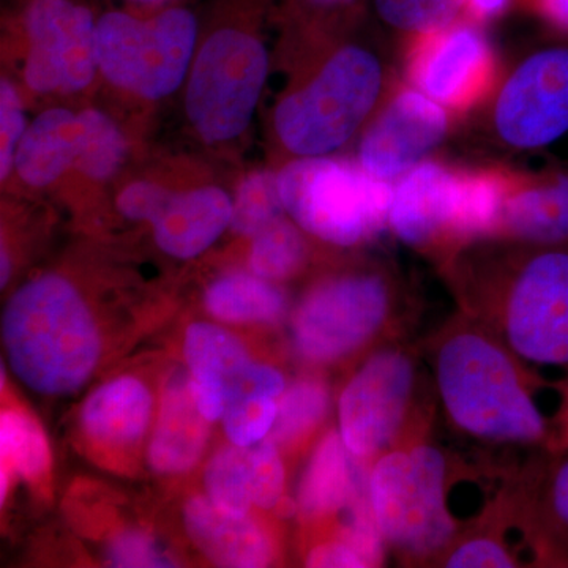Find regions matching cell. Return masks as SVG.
Here are the masks:
<instances>
[{
  "label": "cell",
  "instance_id": "6da1fadb",
  "mask_svg": "<svg viewBox=\"0 0 568 568\" xmlns=\"http://www.w3.org/2000/svg\"><path fill=\"white\" fill-rule=\"evenodd\" d=\"M433 373L444 413L462 435L493 446H532L547 436L521 362L476 321L440 336Z\"/></svg>",
  "mask_w": 568,
  "mask_h": 568
},
{
  "label": "cell",
  "instance_id": "7a4b0ae2",
  "mask_svg": "<svg viewBox=\"0 0 568 568\" xmlns=\"http://www.w3.org/2000/svg\"><path fill=\"white\" fill-rule=\"evenodd\" d=\"M10 368L44 396L80 390L102 358V334L92 308L67 276H37L11 295L2 315Z\"/></svg>",
  "mask_w": 568,
  "mask_h": 568
},
{
  "label": "cell",
  "instance_id": "3957f363",
  "mask_svg": "<svg viewBox=\"0 0 568 568\" xmlns=\"http://www.w3.org/2000/svg\"><path fill=\"white\" fill-rule=\"evenodd\" d=\"M271 0H216L211 31L197 48L185 112L205 144H226L248 130L268 74L260 37Z\"/></svg>",
  "mask_w": 568,
  "mask_h": 568
},
{
  "label": "cell",
  "instance_id": "277c9868",
  "mask_svg": "<svg viewBox=\"0 0 568 568\" xmlns=\"http://www.w3.org/2000/svg\"><path fill=\"white\" fill-rule=\"evenodd\" d=\"M368 497L388 548L410 560L446 551L462 521L450 507V463L439 447L406 443L372 465Z\"/></svg>",
  "mask_w": 568,
  "mask_h": 568
},
{
  "label": "cell",
  "instance_id": "5b68a950",
  "mask_svg": "<svg viewBox=\"0 0 568 568\" xmlns=\"http://www.w3.org/2000/svg\"><path fill=\"white\" fill-rule=\"evenodd\" d=\"M381 89L383 69L373 52L349 43L334 48L276 103L280 144L295 159L327 156L361 129Z\"/></svg>",
  "mask_w": 568,
  "mask_h": 568
},
{
  "label": "cell",
  "instance_id": "8992f818",
  "mask_svg": "<svg viewBox=\"0 0 568 568\" xmlns=\"http://www.w3.org/2000/svg\"><path fill=\"white\" fill-rule=\"evenodd\" d=\"M280 193L287 215L306 234L335 246L365 244L388 223L394 189L361 163L305 156L284 164Z\"/></svg>",
  "mask_w": 568,
  "mask_h": 568
},
{
  "label": "cell",
  "instance_id": "52a82bcc",
  "mask_svg": "<svg viewBox=\"0 0 568 568\" xmlns=\"http://www.w3.org/2000/svg\"><path fill=\"white\" fill-rule=\"evenodd\" d=\"M197 36V17L183 6L153 10L149 17L106 11L95 26L99 71L119 91L156 102L185 81Z\"/></svg>",
  "mask_w": 568,
  "mask_h": 568
},
{
  "label": "cell",
  "instance_id": "ba28073f",
  "mask_svg": "<svg viewBox=\"0 0 568 568\" xmlns=\"http://www.w3.org/2000/svg\"><path fill=\"white\" fill-rule=\"evenodd\" d=\"M473 321L523 365L568 366V252L528 257L503 290L469 301Z\"/></svg>",
  "mask_w": 568,
  "mask_h": 568
},
{
  "label": "cell",
  "instance_id": "9c48e42d",
  "mask_svg": "<svg viewBox=\"0 0 568 568\" xmlns=\"http://www.w3.org/2000/svg\"><path fill=\"white\" fill-rule=\"evenodd\" d=\"M387 274L351 268L324 276L301 298L291 321L295 351L312 365H335L372 346L394 321Z\"/></svg>",
  "mask_w": 568,
  "mask_h": 568
},
{
  "label": "cell",
  "instance_id": "30bf717a",
  "mask_svg": "<svg viewBox=\"0 0 568 568\" xmlns=\"http://www.w3.org/2000/svg\"><path fill=\"white\" fill-rule=\"evenodd\" d=\"M417 386L416 358L405 347H379L355 369L338 396V432L357 462L373 465L406 444Z\"/></svg>",
  "mask_w": 568,
  "mask_h": 568
},
{
  "label": "cell",
  "instance_id": "8fae6325",
  "mask_svg": "<svg viewBox=\"0 0 568 568\" xmlns=\"http://www.w3.org/2000/svg\"><path fill=\"white\" fill-rule=\"evenodd\" d=\"M14 26L28 44L24 82L40 95L85 91L99 73L97 18L78 0H22Z\"/></svg>",
  "mask_w": 568,
  "mask_h": 568
},
{
  "label": "cell",
  "instance_id": "7c38bea8",
  "mask_svg": "<svg viewBox=\"0 0 568 568\" xmlns=\"http://www.w3.org/2000/svg\"><path fill=\"white\" fill-rule=\"evenodd\" d=\"M407 71L418 92L440 106L466 110L488 92L495 80V55L476 24L458 21L418 33L410 47Z\"/></svg>",
  "mask_w": 568,
  "mask_h": 568
},
{
  "label": "cell",
  "instance_id": "4fadbf2b",
  "mask_svg": "<svg viewBox=\"0 0 568 568\" xmlns=\"http://www.w3.org/2000/svg\"><path fill=\"white\" fill-rule=\"evenodd\" d=\"M497 132L508 144L536 149L568 132V48L530 55L504 85Z\"/></svg>",
  "mask_w": 568,
  "mask_h": 568
},
{
  "label": "cell",
  "instance_id": "5bb4252c",
  "mask_svg": "<svg viewBox=\"0 0 568 568\" xmlns=\"http://www.w3.org/2000/svg\"><path fill=\"white\" fill-rule=\"evenodd\" d=\"M447 112L418 91L398 93L362 136L358 163L381 181L405 175L446 136Z\"/></svg>",
  "mask_w": 568,
  "mask_h": 568
},
{
  "label": "cell",
  "instance_id": "9a60e30c",
  "mask_svg": "<svg viewBox=\"0 0 568 568\" xmlns=\"http://www.w3.org/2000/svg\"><path fill=\"white\" fill-rule=\"evenodd\" d=\"M459 174L437 163H418L394 189L388 224L407 245L428 246L454 237Z\"/></svg>",
  "mask_w": 568,
  "mask_h": 568
},
{
  "label": "cell",
  "instance_id": "2e32d148",
  "mask_svg": "<svg viewBox=\"0 0 568 568\" xmlns=\"http://www.w3.org/2000/svg\"><path fill=\"white\" fill-rule=\"evenodd\" d=\"M183 357L201 413L212 424L222 420L227 399L253 364L246 346L220 325L194 323L186 328Z\"/></svg>",
  "mask_w": 568,
  "mask_h": 568
},
{
  "label": "cell",
  "instance_id": "e0dca14e",
  "mask_svg": "<svg viewBox=\"0 0 568 568\" xmlns=\"http://www.w3.org/2000/svg\"><path fill=\"white\" fill-rule=\"evenodd\" d=\"M211 424L194 399L190 373L175 369L164 384L149 443L148 462L153 473L160 476L190 473L204 455Z\"/></svg>",
  "mask_w": 568,
  "mask_h": 568
},
{
  "label": "cell",
  "instance_id": "ac0fdd59",
  "mask_svg": "<svg viewBox=\"0 0 568 568\" xmlns=\"http://www.w3.org/2000/svg\"><path fill=\"white\" fill-rule=\"evenodd\" d=\"M233 200L220 186L205 185L168 194L152 219L155 244L168 256L193 260L231 226Z\"/></svg>",
  "mask_w": 568,
  "mask_h": 568
},
{
  "label": "cell",
  "instance_id": "d6986e66",
  "mask_svg": "<svg viewBox=\"0 0 568 568\" xmlns=\"http://www.w3.org/2000/svg\"><path fill=\"white\" fill-rule=\"evenodd\" d=\"M183 526L194 547L219 567L260 568L274 562L272 537L254 519L235 517L213 506L207 496L183 507Z\"/></svg>",
  "mask_w": 568,
  "mask_h": 568
},
{
  "label": "cell",
  "instance_id": "ffe728a7",
  "mask_svg": "<svg viewBox=\"0 0 568 568\" xmlns=\"http://www.w3.org/2000/svg\"><path fill=\"white\" fill-rule=\"evenodd\" d=\"M361 462L346 447L336 429H331L313 448L297 488L298 511L306 521H324L347 510L362 489Z\"/></svg>",
  "mask_w": 568,
  "mask_h": 568
},
{
  "label": "cell",
  "instance_id": "44dd1931",
  "mask_svg": "<svg viewBox=\"0 0 568 568\" xmlns=\"http://www.w3.org/2000/svg\"><path fill=\"white\" fill-rule=\"evenodd\" d=\"M153 398L134 376H119L95 388L81 407L82 435L95 446H138L151 424Z\"/></svg>",
  "mask_w": 568,
  "mask_h": 568
},
{
  "label": "cell",
  "instance_id": "7402d4cb",
  "mask_svg": "<svg viewBox=\"0 0 568 568\" xmlns=\"http://www.w3.org/2000/svg\"><path fill=\"white\" fill-rule=\"evenodd\" d=\"M80 144V112L51 108L37 115L22 134L14 171L26 185L47 189L77 168Z\"/></svg>",
  "mask_w": 568,
  "mask_h": 568
},
{
  "label": "cell",
  "instance_id": "603a6c76",
  "mask_svg": "<svg viewBox=\"0 0 568 568\" xmlns=\"http://www.w3.org/2000/svg\"><path fill=\"white\" fill-rule=\"evenodd\" d=\"M209 315L230 324L274 325L287 313L282 287L256 274L233 272L209 284L204 295Z\"/></svg>",
  "mask_w": 568,
  "mask_h": 568
},
{
  "label": "cell",
  "instance_id": "cb8c5ba5",
  "mask_svg": "<svg viewBox=\"0 0 568 568\" xmlns=\"http://www.w3.org/2000/svg\"><path fill=\"white\" fill-rule=\"evenodd\" d=\"M503 223L510 233L526 241L540 244L568 241V175L508 197Z\"/></svg>",
  "mask_w": 568,
  "mask_h": 568
},
{
  "label": "cell",
  "instance_id": "d4e9b609",
  "mask_svg": "<svg viewBox=\"0 0 568 568\" xmlns=\"http://www.w3.org/2000/svg\"><path fill=\"white\" fill-rule=\"evenodd\" d=\"M369 0H283L287 31L312 47L334 43L354 28Z\"/></svg>",
  "mask_w": 568,
  "mask_h": 568
},
{
  "label": "cell",
  "instance_id": "484cf974",
  "mask_svg": "<svg viewBox=\"0 0 568 568\" xmlns=\"http://www.w3.org/2000/svg\"><path fill=\"white\" fill-rule=\"evenodd\" d=\"M331 406V395L323 381L302 377L284 388L278 399V414L268 439L278 448L304 444L323 425Z\"/></svg>",
  "mask_w": 568,
  "mask_h": 568
},
{
  "label": "cell",
  "instance_id": "4316f807",
  "mask_svg": "<svg viewBox=\"0 0 568 568\" xmlns=\"http://www.w3.org/2000/svg\"><path fill=\"white\" fill-rule=\"evenodd\" d=\"M507 200V183L499 174H459L452 235L469 239L491 233L503 223Z\"/></svg>",
  "mask_w": 568,
  "mask_h": 568
},
{
  "label": "cell",
  "instance_id": "83f0119b",
  "mask_svg": "<svg viewBox=\"0 0 568 568\" xmlns=\"http://www.w3.org/2000/svg\"><path fill=\"white\" fill-rule=\"evenodd\" d=\"M305 231L286 215L252 237L250 268L271 282L293 278L308 261Z\"/></svg>",
  "mask_w": 568,
  "mask_h": 568
},
{
  "label": "cell",
  "instance_id": "f1b7e54d",
  "mask_svg": "<svg viewBox=\"0 0 568 568\" xmlns=\"http://www.w3.org/2000/svg\"><path fill=\"white\" fill-rule=\"evenodd\" d=\"M80 112L81 144L77 168L88 181L108 182L125 163L126 145L121 126L106 112L85 108Z\"/></svg>",
  "mask_w": 568,
  "mask_h": 568
},
{
  "label": "cell",
  "instance_id": "f546056e",
  "mask_svg": "<svg viewBox=\"0 0 568 568\" xmlns=\"http://www.w3.org/2000/svg\"><path fill=\"white\" fill-rule=\"evenodd\" d=\"M2 467L28 481H39L50 473L51 452L39 422L20 409L0 416Z\"/></svg>",
  "mask_w": 568,
  "mask_h": 568
},
{
  "label": "cell",
  "instance_id": "4dcf8cb0",
  "mask_svg": "<svg viewBox=\"0 0 568 568\" xmlns=\"http://www.w3.org/2000/svg\"><path fill=\"white\" fill-rule=\"evenodd\" d=\"M205 495L213 506L235 517H246L254 506L248 447L219 448L204 470Z\"/></svg>",
  "mask_w": 568,
  "mask_h": 568
},
{
  "label": "cell",
  "instance_id": "1f68e13d",
  "mask_svg": "<svg viewBox=\"0 0 568 568\" xmlns=\"http://www.w3.org/2000/svg\"><path fill=\"white\" fill-rule=\"evenodd\" d=\"M287 215L278 186V173L254 171L239 183L233 200L231 230L254 237L275 220Z\"/></svg>",
  "mask_w": 568,
  "mask_h": 568
},
{
  "label": "cell",
  "instance_id": "d6a6232c",
  "mask_svg": "<svg viewBox=\"0 0 568 568\" xmlns=\"http://www.w3.org/2000/svg\"><path fill=\"white\" fill-rule=\"evenodd\" d=\"M377 17L414 36L437 31L466 17V0H369Z\"/></svg>",
  "mask_w": 568,
  "mask_h": 568
},
{
  "label": "cell",
  "instance_id": "836d02e7",
  "mask_svg": "<svg viewBox=\"0 0 568 568\" xmlns=\"http://www.w3.org/2000/svg\"><path fill=\"white\" fill-rule=\"evenodd\" d=\"M278 414V399L244 395L231 399L223 414V428L231 444L252 447L271 435Z\"/></svg>",
  "mask_w": 568,
  "mask_h": 568
},
{
  "label": "cell",
  "instance_id": "e575fe53",
  "mask_svg": "<svg viewBox=\"0 0 568 568\" xmlns=\"http://www.w3.org/2000/svg\"><path fill=\"white\" fill-rule=\"evenodd\" d=\"M250 478L254 506L275 510L284 497L286 470L280 448L274 440L265 439L248 447Z\"/></svg>",
  "mask_w": 568,
  "mask_h": 568
},
{
  "label": "cell",
  "instance_id": "d590c367",
  "mask_svg": "<svg viewBox=\"0 0 568 568\" xmlns=\"http://www.w3.org/2000/svg\"><path fill=\"white\" fill-rule=\"evenodd\" d=\"M26 129L24 108L10 78L0 81V179L6 182L14 170V156Z\"/></svg>",
  "mask_w": 568,
  "mask_h": 568
},
{
  "label": "cell",
  "instance_id": "8d00e7d4",
  "mask_svg": "<svg viewBox=\"0 0 568 568\" xmlns=\"http://www.w3.org/2000/svg\"><path fill=\"white\" fill-rule=\"evenodd\" d=\"M444 567H517V556L500 537L476 536L448 548Z\"/></svg>",
  "mask_w": 568,
  "mask_h": 568
},
{
  "label": "cell",
  "instance_id": "74e56055",
  "mask_svg": "<svg viewBox=\"0 0 568 568\" xmlns=\"http://www.w3.org/2000/svg\"><path fill=\"white\" fill-rule=\"evenodd\" d=\"M111 567L156 568L174 567V560L159 547L152 537L140 530H126L111 540L108 547Z\"/></svg>",
  "mask_w": 568,
  "mask_h": 568
},
{
  "label": "cell",
  "instance_id": "f35d334b",
  "mask_svg": "<svg viewBox=\"0 0 568 568\" xmlns=\"http://www.w3.org/2000/svg\"><path fill=\"white\" fill-rule=\"evenodd\" d=\"M171 189L153 181L129 183L118 197V209L132 222H152Z\"/></svg>",
  "mask_w": 568,
  "mask_h": 568
},
{
  "label": "cell",
  "instance_id": "ab89813d",
  "mask_svg": "<svg viewBox=\"0 0 568 568\" xmlns=\"http://www.w3.org/2000/svg\"><path fill=\"white\" fill-rule=\"evenodd\" d=\"M306 567H324V568H361L366 567L364 559L361 558L354 548H351L346 541L339 538L325 540L323 544L316 545L310 549L305 559Z\"/></svg>",
  "mask_w": 568,
  "mask_h": 568
},
{
  "label": "cell",
  "instance_id": "60d3db41",
  "mask_svg": "<svg viewBox=\"0 0 568 568\" xmlns=\"http://www.w3.org/2000/svg\"><path fill=\"white\" fill-rule=\"evenodd\" d=\"M548 504L552 515L568 526V459L556 469L548 488Z\"/></svg>",
  "mask_w": 568,
  "mask_h": 568
},
{
  "label": "cell",
  "instance_id": "b9f144b4",
  "mask_svg": "<svg viewBox=\"0 0 568 568\" xmlns=\"http://www.w3.org/2000/svg\"><path fill=\"white\" fill-rule=\"evenodd\" d=\"M530 3L548 24L568 32V0H530Z\"/></svg>",
  "mask_w": 568,
  "mask_h": 568
},
{
  "label": "cell",
  "instance_id": "7bdbcfd3",
  "mask_svg": "<svg viewBox=\"0 0 568 568\" xmlns=\"http://www.w3.org/2000/svg\"><path fill=\"white\" fill-rule=\"evenodd\" d=\"M514 0H466V17L473 22H487L506 13Z\"/></svg>",
  "mask_w": 568,
  "mask_h": 568
},
{
  "label": "cell",
  "instance_id": "ee69618b",
  "mask_svg": "<svg viewBox=\"0 0 568 568\" xmlns=\"http://www.w3.org/2000/svg\"><path fill=\"white\" fill-rule=\"evenodd\" d=\"M126 2L133 3L138 9L145 11H153L160 9H166V7L178 6V0H126Z\"/></svg>",
  "mask_w": 568,
  "mask_h": 568
},
{
  "label": "cell",
  "instance_id": "f6af8a7d",
  "mask_svg": "<svg viewBox=\"0 0 568 568\" xmlns=\"http://www.w3.org/2000/svg\"><path fill=\"white\" fill-rule=\"evenodd\" d=\"M0 263H2V267H0V286L6 287L7 283L10 282L11 276V257L9 252H7L6 246L2 245V257H0Z\"/></svg>",
  "mask_w": 568,
  "mask_h": 568
}]
</instances>
